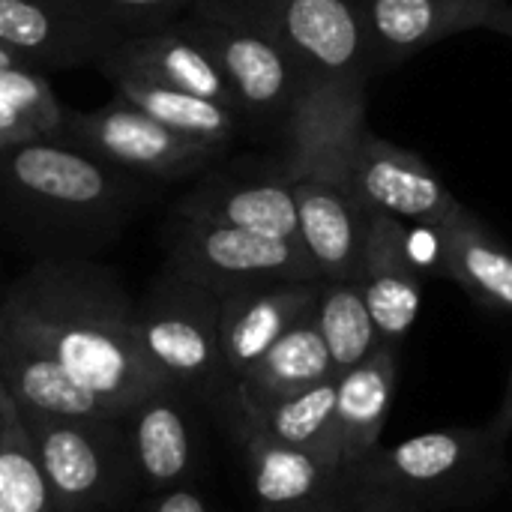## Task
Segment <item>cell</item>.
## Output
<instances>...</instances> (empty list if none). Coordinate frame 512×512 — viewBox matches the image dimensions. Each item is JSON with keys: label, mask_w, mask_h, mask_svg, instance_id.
<instances>
[{"label": "cell", "mask_w": 512, "mask_h": 512, "mask_svg": "<svg viewBox=\"0 0 512 512\" xmlns=\"http://www.w3.org/2000/svg\"><path fill=\"white\" fill-rule=\"evenodd\" d=\"M0 336L15 339L123 417L168 387L144 360L135 300L114 270L87 258H45L0 297Z\"/></svg>", "instance_id": "1"}, {"label": "cell", "mask_w": 512, "mask_h": 512, "mask_svg": "<svg viewBox=\"0 0 512 512\" xmlns=\"http://www.w3.org/2000/svg\"><path fill=\"white\" fill-rule=\"evenodd\" d=\"M366 120V78H309L285 120V162L276 174L294 195L300 240L321 279H357L372 210L354 177Z\"/></svg>", "instance_id": "2"}, {"label": "cell", "mask_w": 512, "mask_h": 512, "mask_svg": "<svg viewBox=\"0 0 512 512\" xmlns=\"http://www.w3.org/2000/svg\"><path fill=\"white\" fill-rule=\"evenodd\" d=\"M507 480V441L489 426L426 432L345 468L348 495H375L417 512L474 510Z\"/></svg>", "instance_id": "3"}, {"label": "cell", "mask_w": 512, "mask_h": 512, "mask_svg": "<svg viewBox=\"0 0 512 512\" xmlns=\"http://www.w3.org/2000/svg\"><path fill=\"white\" fill-rule=\"evenodd\" d=\"M141 195V177L63 135L0 150V207L51 231L117 228Z\"/></svg>", "instance_id": "4"}, {"label": "cell", "mask_w": 512, "mask_h": 512, "mask_svg": "<svg viewBox=\"0 0 512 512\" xmlns=\"http://www.w3.org/2000/svg\"><path fill=\"white\" fill-rule=\"evenodd\" d=\"M219 321L222 297L165 267L135 303V336L150 369L222 423L234 408L237 378L225 363Z\"/></svg>", "instance_id": "5"}, {"label": "cell", "mask_w": 512, "mask_h": 512, "mask_svg": "<svg viewBox=\"0 0 512 512\" xmlns=\"http://www.w3.org/2000/svg\"><path fill=\"white\" fill-rule=\"evenodd\" d=\"M48 480L54 512H129L141 483L120 417L21 414Z\"/></svg>", "instance_id": "6"}, {"label": "cell", "mask_w": 512, "mask_h": 512, "mask_svg": "<svg viewBox=\"0 0 512 512\" xmlns=\"http://www.w3.org/2000/svg\"><path fill=\"white\" fill-rule=\"evenodd\" d=\"M174 24L198 39L216 60L243 117L267 123L288 120L309 75L264 24L216 0H192L189 12Z\"/></svg>", "instance_id": "7"}, {"label": "cell", "mask_w": 512, "mask_h": 512, "mask_svg": "<svg viewBox=\"0 0 512 512\" xmlns=\"http://www.w3.org/2000/svg\"><path fill=\"white\" fill-rule=\"evenodd\" d=\"M165 270L216 297L276 282H321L315 261L297 240H276L234 225L177 216L168 231Z\"/></svg>", "instance_id": "8"}, {"label": "cell", "mask_w": 512, "mask_h": 512, "mask_svg": "<svg viewBox=\"0 0 512 512\" xmlns=\"http://www.w3.org/2000/svg\"><path fill=\"white\" fill-rule=\"evenodd\" d=\"M60 135L108 165L150 180H183L201 174L222 153L219 147L162 126L120 96L93 111H66Z\"/></svg>", "instance_id": "9"}, {"label": "cell", "mask_w": 512, "mask_h": 512, "mask_svg": "<svg viewBox=\"0 0 512 512\" xmlns=\"http://www.w3.org/2000/svg\"><path fill=\"white\" fill-rule=\"evenodd\" d=\"M252 15L309 78H366V33L351 0H216Z\"/></svg>", "instance_id": "10"}, {"label": "cell", "mask_w": 512, "mask_h": 512, "mask_svg": "<svg viewBox=\"0 0 512 512\" xmlns=\"http://www.w3.org/2000/svg\"><path fill=\"white\" fill-rule=\"evenodd\" d=\"M222 426L246 459L258 512H318L348 495L342 465L276 441L240 411H231Z\"/></svg>", "instance_id": "11"}, {"label": "cell", "mask_w": 512, "mask_h": 512, "mask_svg": "<svg viewBox=\"0 0 512 512\" xmlns=\"http://www.w3.org/2000/svg\"><path fill=\"white\" fill-rule=\"evenodd\" d=\"M354 177L363 204L372 213H387L393 219L438 228L462 207L429 162L366 126L354 147Z\"/></svg>", "instance_id": "12"}, {"label": "cell", "mask_w": 512, "mask_h": 512, "mask_svg": "<svg viewBox=\"0 0 512 512\" xmlns=\"http://www.w3.org/2000/svg\"><path fill=\"white\" fill-rule=\"evenodd\" d=\"M0 42L39 69L96 66L120 39L69 0H0Z\"/></svg>", "instance_id": "13"}, {"label": "cell", "mask_w": 512, "mask_h": 512, "mask_svg": "<svg viewBox=\"0 0 512 512\" xmlns=\"http://www.w3.org/2000/svg\"><path fill=\"white\" fill-rule=\"evenodd\" d=\"M192 402L174 387H162L123 411L129 456L141 483V495L189 486L195 477V432L189 420Z\"/></svg>", "instance_id": "14"}, {"label": "cell", "mask_w": 512, "mask_h": 512, "mask_svg": "<svg viewBox=\"0 0 512 512\" xmlns=\"http://www.w3.org/2000/svg\"><path fill=\"white\" fill-rule=\"evenodd\" d=\"M321 282H276L222 297V351L240 381L294 324L315 312Z\"/></svg>", "instance_id": "15"}, {"label": "cell", "mask_w": 512, "mask_h": 512, "mask_svg": "<svg viewBox=\"0 0 512 512\" xmlns=\"http://www.w3.org/2000/svg\"><path fill=\"white\" fill-rule=\"evenodd\" d=\"M357 282L366 294L381 345L399 351L420 315L423 282L408 258L402 225L387 213H375L369 222Z\"/></svg>", "instance_id": "16"}, {"label": "cell", "mask_w": 512, "mask_h": 512, "mask_svg": "<svg viewBox=\"0 0 512 512\" xmlns=\"http://www.w3.org/2000/svg\"><path fill=\"white\" fill-rule=\"evenodd\" d=\"M96 69L102 75L105 72H138V75H147L153 81H162V84L207 96L213 102H222L240 114L237 96H234L228 78L222 75V69L216 66V60L207 54V48L198 39H192L177 24L153 30V33L120 39L96 63Z\"/></svg>", "instance_id": "17"}, {"label": "cell", "mask_w": 512, "mask_h": 512, "mask_svg": "<svg viewBox=\"0 0 512 512\" xmlns=\"http://www.w3.org/2000/svg\"><path fill=\"white\" fill-rule=\"evenodd\" d=\"M174 216L192 222L234 225L264 237L303 243L294 195L279 177L258 183L207 180L177 204Z\"/></svg>", "instance_id": "18"}, {"label": "cell", "mask_w": 512, "mask_h": 512, "mask_svg": "<svg viewBox=\"0 0 512 512\" xmlns=\"http://www.w3.org/2000/svg\"><path fill=\"white\" fill-rule=\"evenodd\" d=\"M399 387V351L381 345L354 369L336 375V429L342 468H351L381 447L384 426Z\"/></svg>", "instance_id": "19"}, {"label": "cell", "mask_w": 512, "mask_h": 512, "mask_svg": "<svg viewBox=\"0 0 512 512\" xmlns=\"http://www.w3.org/2000/svg\"><path fill=\"white\" fill-rule=\"evenodd\" d=\"M231 411H240L249 423L282 444L342 465L336 429V378L288 396H255L237 384V399Z\"/></svg>", "instance_id": "20"}, {"label": "cell", "mask_w": 512, "mask_h": 512, "mask_svg": "<svg viewBox=\"0 0 512 512\" xmlns=\"http://www.w3.org/2000/svg\"><path fill=\"white\" fill-rule=\"evenodd\" d=\"M444 270L483 306L512 312V252L465 207L435 228Z\"/></svg>", "instance_id": "21"}, {"label": "cell", "mask_w": 512, "mask_h": 512, "mask_svg": "<svg viewBox=\"0 0 512 512\" xmlns=\"http://www.w3.org/2000/svg\"><path fill=\"white\" fill-rule=\"evenodd\" d=\"M105 78L111 81L114 96L132 102L135 108H141L162 126H168L186 138H195L201 144L225 150L240 129L243 117L234 108L213 102L207 96L153 81L138 72H105Z\"/></svg>", "instance_id": "22"}, {"label": "cell", "mask_w": 512, "mask_h": 512, "mask_svg": "<svg viewBox=\"0 0 512 512\" xmlns=\"http://www.w3.org/2000/svg\"><path fill=\"white\" fill-rule=\"evenodd\" d=\"M501 0H369V30L390 51H420L444 36L486 27Z\"/></svg>", "instance_id": "23"}, {"label": "cell", "mask_w": 512, "mask_h": 512, "mask_svg": "<svg viewBox=\"0 0 512 512\" xmlns=\"http://www.w3.org/2000/svg\"><path fill=\"white\" fill-rule=\"evenodd\" d=\"M315 315V312H312ZM294 324L237 384L255 396H288L315 384L333 381L336 369L330 351L315 327V318Z\"/></svg>", "instance_id": "24"}, {"label": "cell", "mask_w": 512, "mask_h": 512, "mask_svg": "<svg viewBox=\"0 0 512 512\" xmlns=\"http://www.w3.org/2000/svg\"><path fill=\"white\" fill-rule=\"evenodd\" d=\"M312 318L330 351L336 375L354 369L381 348L378 327L357 279H324Z\"/></svg>", "instance_id": "25"}, {"label": "cell", "mask_w": 512, "mask_h": 512, "mask_svg": "<svg viewBox=\"0 0 512 512\" xmlns=\"http://www.w3.org/2000/svg\"><path fill=\"white\" fill-rule=\"evenodd\" d=\"M0 512H54L45 471L39 465L27 423L0 384Z\"/></svg>", "instance_id": "26"}, {"label": "cell", "mask_w": 512, "mask_h": 512, "mask_svg": "<svg viewBox=\"0 0 512 512\" xmlns=\"http://www.w3.org/2000/svg\"><path fill=\"white\" fill-rule=\"evenodd\" d=\"M117 39L153 33L183 18L192 0H69Z\"/></svg>", "instance_id": "27"}, {"label": "cell", "mask_w": 512, "mask_h": 512, "mask_svg": "<svg viewBox=\"0 0 512 512\" xmlns=\"http://www.w3.org/2000/svg\"><path fill=\"white\" fill-rule=\"evenodd\" d=\"M135 512H213L207 507V501L189 486H177V489H162V492H150L141 495V504Z\"/></svg>", "instance_id": "28"}, {"label": "cell", "mask_w": 512, "mask_h": 512, "mask_svg": "<svg viewBox=\"0 0 512 512\" xmlns=\"http://www.w3.org/2000/svg\"><path fill=\"white\" fill-rule=\"evenodd\" d=\"M33 138H45V135L0 96V150H9L15 144L33 141Z\"/></svg>", "instance_id": "29"}, {"label": "cell", "mask_w": 512, "mask_h": 512, "mask_svg": "<svg viewBox=\"0 0 512 512\" xmlns=\"http://www.w3.org/2000/svg\"><path fill=\"white\" fill-rule=\"evenodd\" d=\"M318 512H417L405 504L387 501V498H375V495H345L342 501L324 507Z\"/></svg>", "instance_id": "30"}, {"label": "cell", "mask_w": 512, "mask_h": 512, "mask_svg": "<svg viewBox=\"0 0 512 512\" xmlns=\"http://www.w3.org/2000/svg\"><path fill=\"white\" fill-rule=\"evenodd\" d=\"M498 438H504V441H510L512 438V369H510V381H507V387H504V399H501V405H498V411L492 414V420L486 423Z\"/></svg>", "instance_id": "31"}, {"label": "cell", "mask_w": 512, "mask_h": 512, "mask_svg": "<svg viewBox=\"0 0 512 512\" xmlns=\"http://www.w3.org/2000/svg\"><path fill=\"white\" fill-rule=\"evenodd\" d=\"M486 27L489 30H498V33H507V36H512V6L510 3H498L495 6V12L489 15V21H486Z\"/></svg>", "instance_id": "32"}, {"label": "cell", "mask_w": 512, "mask_h": 512, "mask_svg": "<svg viewBox=\"0 0 512 512\" xmlns=\"http://www.w3.org/2000/svg\"><path fill=\"white\" fill-rule=\"evenodd\" d=\"M27 60L21 57V54H15L9 45H3L0 42V69H9V66H24ZM27 66H33V63H27Z\"/></svg>", "instance_id": "33"}, {"label": "cell", "mask_w": 512, "mask_h": 512, "mask_svg": "<svg viewBox=\"0 0 512 512\" xmlns=\"http://www.w3.org/2000/svg\"><path fill=\"white\" fill-rule=\"evenodd\" d=\"M0 426H3V402H0Z\"/></svg>", "instance_id": "34"}, {"label": "cell", "mask_w": 512, "mask_h": 512, "mask_svg": "<svg viewBox=\"0 0 512 512\" xmlns=\"http://www.w3.org/2000/svg\"><path fill=\"white\" fill-rule=\"evenodd\" d=\"M129 512H135V510H129Z\"/></svg>", "instance_id": "35"}]
</instances>
